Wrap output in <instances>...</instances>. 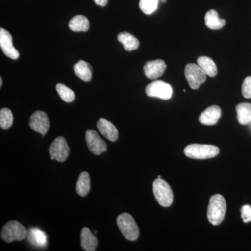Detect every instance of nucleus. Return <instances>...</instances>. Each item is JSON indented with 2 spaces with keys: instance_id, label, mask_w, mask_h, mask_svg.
I'll use <instances>...</instances> for the list:
<instances>
[{
  "instance_id": "obj_7",
  "label": "nucleus",
  "mask_w": 251,
  "mask_h": 251,
  "mask_svg": "<svg viewBox=\"0 0 251 251\" xmlns=\"http://www.w3.org/2000/svg\"><path fill=\"white\" fill-rule=\"evenodd\" d=\"M145 92L148 97L168 100L173 96V91L169 84L163 81L155 80L147 86Z\"/></svg>"
},
{
  "instance_id": "obj_28",
  "label": "nucleus",
  "mask_w": 251,
  "mask_h": 251,
  "mask_svg": "<svg viewBox=\"0 0 251 251\" xmlns=\"http://www.w3.org/2000/svg\"><path fill=\"white\" fill-rule=\"evenodd\" d=\"M242 218L244 223H249L251 221V206L249 205L243 206L241 209Z\"/></svg>"
},
{
  "instance_id": "obj_1",
  "label": "nucleus",
  "mask_w": 251,
  "mask_h": 251,
  "mask_svg": "<svg viewBox=\"0 0 251 251\" xmlns=\"http://www.w3.org/2000/svg\"><path fill=\"white\" fill-rule=\"evenodd\" d=\"M226 209L227 205L224 196L220 194L214 195L209 200L207 210L208 221L214 226H219L224 220Z\"/></svg>"
},
{
  "instance_id": "obj_9",
  "label": "nucleus",
  "mask_w": 251,
  "mask_h": 251,
  "mask_svg": "<svg viewBox=\"0 0 251 251\" xmlns=\"http://www.w3.org/2000/svg\"><path fill=\"white\" fill-rule=\"evenodd\" d=\"M85 140L89 150L94 155H100L108 150L107 144L101 139L95 130H88L86 131Z\"/></svg>"
},
{
  "instance_id": "obj_25",
  "label": "nucleus",
  "mask_w": 251,
  "mask_h": 251,
  "mask_svg": "<svg viewBox=\"0 0 251 251\" xmlns=\"http://www.w3.org/2000/svg\"><path fill=\"white\" fill-rule=\"evenodd\" d=\"M56 90L58 93L59 97L67 103H72L75 99V94L73 92L72 90L67 87V86L63 85V84L59 83L56 86Z\"/></svg>"
},
{
  "instance_id": "obj_16",
  "label": "nucleus",
  "mask_w": 251,
  "mask_h": 251,
  "mask_svg": "<svg viewBox=\"0 0 251 251\" xmlns=\"http://www.w3.org/2000/svg\"><path fill=\"white\" fill-rule=\"evenodd\" d=\"M206 27L212 30H218L224 27L226 25V21L221 19L219 17V14L215 10L211 9L208 11L204 17Z\"/></svg>"
},
{
  "instance_id": "obj_20",
  "label": "nucleus",
  "mask_w": 251,
  "mask_h": 251,
  "mask_svg": "<svg viewBox=\"0 0 251 251\" xmlns=\"http://www.w3.org/2000/svg\"><path fill=\"white\" fill-rule=\"evenodd\" d=\"M197 62L199 67L205 72L208 76L214 77L217 75L218 71L216 63L210 57L202 56L198 57Z\"/></svg>"
},
{
  "instance_id": "obj_8",
  "label": "nucleus",
  "mask_w": 251,
  "mask_h": 251,
  "mask_svg": "<svg viewBox=\"0 0 251 251\" xmlns=\"http://www.w3.org/2000/svg\"><path fill=\"white\" fill-rule=\"evenodd\" d=\"M49 153L52 160L64 162L67 159L70 153V148L64 137H57L52 142L49 148Z\"/></svg>"
},
{
  "instance_id": "obj_23",
  "label": "nucleus",
  "mask_w": 251,
  "mask_h": 251,
  "mask_svg": "<svg viewBox=\"0 0 251 251\" xmlns=\"http://www.w3.org/2000/svg\"><path fill=\"white\" fill-rule=\"evenodd\" d=\"M237 113V120L242 125H248L251 122V104L242 103L236 107Z\"/></svg>"
},
{
  "instance_id": "obj_27",
  "label": "nucleus",
  "mask_w": 251,
  "mask_h": 251,
  "mask_svg": "<svg viewBox=\"0 0 251 251\" xmlns=\"http://www.w3.org/2000/svg\"><path fill=\"white\" fill-rule=\"evenodd\" d=\"M242 95L244 98H251V76L246 77L242 84Z\"/></svg>"
},
{
  "instance_id": "obj_4",
  "label": "nucleus",
  "mask_w": 251,
  "mask_h": 251,
  "mask_svg": "<svg viewBox=\"0 0 251 251\" xmlns=\"http://www.w3.org/2000/svg\"><path fill=\"white\" fill-rule=\"evenodd\" d=\"M28 232L25 227L17 221L6 223L1 229V237L5 242L21 241L27 237Z\"/></svg>"
},
{
  "instance_id": "obj_3",
  "label": "nucleus",
  "mask_w": 251,
  "mask_h": 251,
  "mask_svg": "<svg viewBox=\"0 0 251 251\" xmlns=\"http://www.w3.org/2000/svg\"><path fill=\"white\" fill-rule=\"evenodd\" d=\"M117 226L126 239L135 241L139 237V229L133 216L127 213L120 214L117 219Z\"/></svg>"
},
{
  "instance_id": "obj_26",
  "label": "nucleus",
  "mask_w": 251,
  "mask_h": 251,
  "mask_svg": "<svg viewBox=\"0 0 251 251\" xmlns=\"http://www.w3.org/2000/svg\"><path fill=\"white\" fill-rule=\"evenodd\" d=\"M160 0H140V9L146 15L154 13L158 9Z\"/></svg>"
},
{
  "instance_id": "obj_24",
  "label": "nucleus",
  "mask_w": 251,
  "mask_h": 251,
  "mask_svg": "<svg viewBox=\"0 0 251 251\" xmlns=\"http://www.w3.org/2000/svg\"><path fill=\"white\" fill-rule=\"evenodd\" d=\"M14 122L12 112L9 108H2L0 110V127L4 130L9 129Z\"/></svg>"
},
{
  "instance_id": "obj_10",
  "label": "nucleus",
  "mask_w": 251,
  "mask_h": 251,
  "mask_svg": "<svg viewBox=\"0 0 251 251\" xmlns=\"http://www.w3.org/2000/svg\"><path fill=\"white\" fill-rule=\"evenodd\" d=\"M29 127L44 136L49 131L50 128V121L48 115L43 111L34 112L29 120Z\"/></svg>"
},
{
  "instance_id": "obj_6",
  "label": "nucleus",
  "mask_w": 251,
  "mask_h": 251,
  "mask_svg": "<svg viewBox=\"0 0 251 251\" xmlns=\"http://www.w3.org/2000/svg\"><path fill=\"white\" fill-rule=\"evenodd\" d=\"M185 77L193 90H198L206 80V74L198 64H188L185 67Z\"/></svg>"
},
{
  "instance_id": "obj_11",
  "label": "nucleus",
  "mask_w": 251,
  "mask_h": 251,
  "mask_svg": "<svg viewBox=\"0 0 251 251\" xmlns=\"http://www.w3.org/2000/svg\"><path fill=\"white\" fill-rule=\"evenodd\" d=\"M0 47L5 55L9 58L17 59L19 57V52L15 49L13 44L12 36L3 28L0 29Z\"/></svg>"
},
{
  "instance_id": "obj_5",
  "label": "nucleus",
  "mask_w": 251,
  "mask_h": 251,
  "mask_svg": "<svg viewBox=\"0 0 251 251\" xmlns=\"http://www.w3.org/2000/svg\"><path fill=\"white\" fill-rule=\"evenodd\" d=\"M153 191L157 202L163 207H168L173 204V193L170 185L161 178H158L153 183Z\"/></svg>"
},
{
  "instance_id": "obj_22",
  "label": "nucleus",
  "mask_w": 251,
  "mask_h": 251,
  "mask_svg": "<svg viewBox=\"0 0 251 251\" xmlns=\"http://www.w3.org/2000/svg\"><path fill=\"white\" fill-rule=\"evenodd\" d=\"M69 27L73 31H87L90 28V22L85 16L77 15L69 21Z\"/></svg>"
},
{
  "instance_id": "obj_13",
  "label": "nucleus",
  "mask_w": 251,
  "mask_h": 251,
  "mask_svg": "<svg viewBox=\"0 0 251 251\" xmlns=\"http://www.w3.org/2000/svg\"><path fill=\"white\" fill-rule=\"evenodd\" d=\"M97 128L99 132L110 141L115 142L118 139V130L111 122L104 118H100L97 122Z\"/></svg>"
},
{
  "instance_id": "obj_15",
  "label": "nucleus",
  "mask_w": 251,
  "mask_h": 251,
  "mask_svg": "<svg viewBox=\"0 0 251 251\" xmlns=\"http://www.w3.org/2000/svg\"><path fill=\"white\" fill-rule=\"evenodd\" d=\"M80 240L81 247L86 251H94L98 246V239L87 227L81 231Z\"/></svg>"
},
{
  "instance_id": "obj_29",
  "label": "nucleus",
  "mask_w": 251,
  "mask_h": 251,
  "mask_svg": "<svg viewBox=\"0 0 251 251\" xmlns=\"http://www.w3.org/2000/svg\"><path fill=\"white\" fill-rule=\"evenodd\" d=\"M94 2L98 6H105L108 4V0H94Z\"/></svg>"
},
{
  "instance_id": "obj_18",
  "label": "nucleus",
  "mask_w": 251,
  "mask_h": 251,
  "mask_svg": "<svg viewBox=\"0 0 251 251\" xmlns=\"http://www.w3.org/2000/svg\"><path fill=\"white\" fill-rule=\"evenodd\" d=\"M117 39L124 46V49L128 52L135 50L139 47L140 43L138 39L133 34L128 32H122L117 36Z\"/></svg>"
},
{
  "instance_id": "obj_30",
  "label": "nucleus",
  "mask_w": 251,
  "mask_h": 251,
  "mask_svg": "<svg viewBox=\"0 0 251 251\" xmlns=\"http://www.w3.org/2000/svg\"><path fill=\"white\" fill-rule=\"evenodd\" d=\"M2 86V78H0V87H1Z\"/></svg>"
},
{
  "instance_id": "obj_21",
  "label": "nucleus",
  "mask_w": 251,
  "mask_h": 251,
  "mask_svg": "<svg viewBox=\"0 0 251 251\" xmlns=\"http://www.w3.org/2000/svg\"><path fill=\"white\" fill-rule=\"evenodd\" d=\"M27 238L29 242L35 247H44L47 244V236L45 232L38 228L29 229Z\"/></svg>"
},
{
  "instance_id": "obj_2",
  "label": "nucleus",
  "mask_w": 251,
  "mask_h": 251,
  "mask_svg": "<svg viewBox=\"0 0 251 251\" xmlns=\"http://www.w3.org/2000/svg\"><path fill=\"white\" fill-rule=\"evenodd\" d=\"M184 152L193 159H207L217 156L219 149L214 145L192 144L185 148Z\"/></svg>"
},
{
  "instance_id": "obj_19",
  "label": "nucleus",
  "mask_w": 251,
  "mask_h": 251,
  "mask_svg": "<svg viewBox=\"0 0 251 251\" xmlns=\"http://www.w3.org/2000/svg\"><path fill=\"white\" fill-rule=\"evenodd\" d=\"M91 188L90 176L89 173L84 171L80 173L76 184V192L81 197H85L90 192Z\"/></svg>"
},
{
  "instance_id": "obj_31",
  "label": "nucleus",
  "mask_w": 251,
  "mask_h": 251,
  "mask_svg": "<svg viewBox=\"0 0 251 251\" xmlns=\"http://www.w3.org/2000/svg\"><path fill=\"white\" fill-rule=\"evenodd\" d=\"M161 1H162V2L164 3V2H166V0H161Z\"/></svg>"
},
{
  "instance_id": "obj_17",
  "label": "nucleus",
  "mask_w": 251,
  "mask_h": 251,
  "mask_svg": "<svg viewBox=\"0 0 251 251\" xmlns=\"http://www.w3.org/2000/svg\"><path fill=\"white\" fill-rule=\"evenodd\" d=\"M75 75L85 82H90L92 78V68L88 63L83 60L79 61L74 66Z\"/></svg>"
},
{
  "instance_id": "obj_14",
  "label": "nucleus",
  "mask_w": 251,
  "mask_h": 251,
  "mask_svg": "<svg viewBox=\"0 0 251 251\" xmlns=\"http://www.w3.org/2000/svg\"><path fill=\"white\" fill-rule=\"evenodd\" d=\"M221 109L217 105H212L206 108L199 117V122L204 125H216L221 117Z\"/></svg>"
},
{
  "instance_id": "obj_12",
  "label": "nucleus",
  "mask_w": 251,
  "mask_h": 251,
  "mask_svg": "<svg viewBox=\"0 0 251 251\" xmlns=\"http://www.w3.org/2000/svg\"><path fill=\"white\" fill-rule=\"evenodd\" d=\"M166 64L162 59L149 61L144 66L145 76L150 80H156L162 76L166 69Z\"/></svg>"
}]
</instances>
